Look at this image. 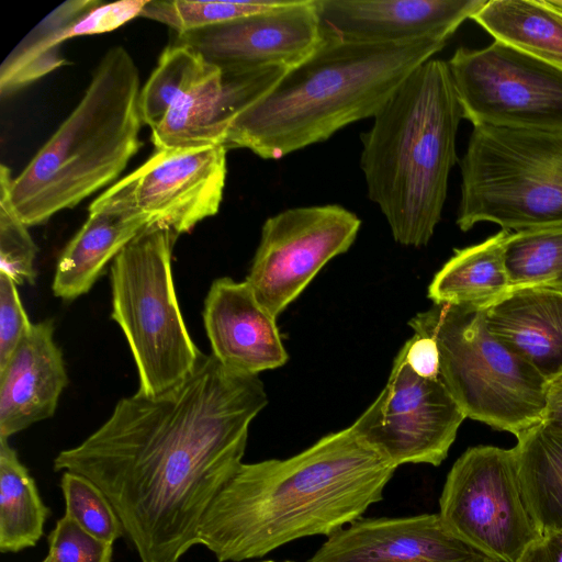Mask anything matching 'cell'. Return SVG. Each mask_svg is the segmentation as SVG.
<instances>
[{
    "label": "cell",
    "instance_id": "cell-31",
    "mask_svg": "<svg viewBox=\"0 0 562 562\" xmlns=\"http://www.w3.org/2000/svg\"><path fill=\"white\" fill-rule=\"evenodd\" d=\"M27 225L14 211L4 186L0 184V271L16 284H34L37 252Z\"/></svg>",
    "mask_w": 562,
    "mask_h": 562
},
{
    "label": "cell",
    "instance_id": "cell-29",
    "mask_svg": "<svg viewBox=\"0 0 562 562\" xmlns=\"http://www.w3.org/2000/svg\"><path fill=\"white\" fill-rule=\"evenodd\" d=\"M284 1L149 0L139 16L166 24L177 35L284 5Z\"/></svg>",
    "mask_w": 562,
    "mask_h": 562
},
{
    "label": "cell",
    "instance_id": "cell-32",
    "mask_svg": "<svg viewBox=\"0 0 562 562\" xmlns=\"http://www.w3.org/2000/svg\"><path fill=\"white\" fill-rule=\"evenodd\" d=\"M52 562H111L113 543L101 540L65 515L48 537Z\"/></svg>",
    "mask_w": 562,
    "mask_h": 562
},
{
    "label": "cell",
    "instance_id": "cell-13",
    "mask_svg": "<svg viewBox=\"0 0 562 562\" xmlns=\"http://www.w3.org/2000/svg\"><path fill=\"white\" fill-rule=\"evenodd\" d=\"M315 0H288L279 8L177 35L222 72L292 68L323 42Z\"/></svg>",
    "mask_w": 562,
    "mask_h": 562
},
{
    "label": "cell",
    "instance_id": "cell-8",
    "mask_svg": "<svg viewBox=\"0 0 562 562\" xmlns=\"http://www.w3.org/2000/svg\"><path fill=\"white\" fill-rule=\"evenodd\" d=\"M179 235L151 224L114 258L111 317L122 329L138 374V391L161 393L186 379L201 351L188 333L171 273Z\"/></svg>",
    "mask_w": 562,
    "mask_h": 562
},
{
    "label": "cell",
    "instance_id": "cell-6",
    "mask_svg": "<svg viewBox=\"0 0 562 562\" xmlns=\"http://www.w3.org/2000/svg\"><path fill=\"white\" fill-rule=\"evenodd\" d=\"M408 325L435 341L439 378L467 418L515 437L542 422L548 381L490 331L485 311L434 304Z\"/></svg>",
    "mask_w": 562,
    "mask_h": 562
},
{
    "label": "cell",
    "instance_id": "cell-15",
    "mask_svg": "<svg viewBox=\"0 0 562 562\" xmlns=\"http://www.w3.org/2000/svg\"><path fill=\"white\" fill-rule=\"evenodd\" d=\"M439 514L359 518L330 535L307 562H481Z\"/></svg>",
    "mask_w": 562,
    "mask_h": 562
},
{
    "label": "cell",
    "instance_id": "cell-30",
    "mask_svg": "<svg viewBox=\"0 0 562 562\" xmlns=\"http://www.w3.org/2000/svg\"><path fill=\"white\" fill-rule=\"evenodd\" d=\"M60 487L66 514L81 528L110 543L125 533L122 521L104 493L81 474L65 471Z\"/></svg>",
    "mask_w": 562,
    "mask_h": 562
},
{
    "label": "cell",
    "instance_id": "cell-11",
    "mask_svg": "<svg viewBox=\"0 0 562 562\" xmlns=\"http://www.w3.org/2000/svg\"><path fill=\"white\" fill-rule=\"evenodd\" d=\"M465 418L440 378L418 374L400 350L386 385L351 427L396 468L438 467Z\"/></svg>",
    "mask_w": 562,
    "mask_h": 562
},
{
    "label": "cell",
    "instance_id": "cell-5",
    "mask_svg": "<svg viewBox=\"0 0 562 562\" xmlns=\"http://www.w3.org/2000/svg\"><path fill=\"white\" fill-rule=\"evenodd\" d=\"M139 92L132 55L120 45L110 48L79 103L21 173L12 178L1 165L0 184L29 227L75 207L122 173L142 145Z\"/></svg>",
    "mask_w": 562,
    "mask_h": 562
},
{
    "label": "cell",
    "instance_id": "cell-38",
    "mask_svg": "<svg viewBox=\"0 0 562 562\" xmlns=\"http://www.w3.org/2000/svg\"><path fill=\"white\" fill-rule=\"evenodd\" d=\"M42 562H52V560H50L49 555L47 554V557Z\"/></svg>",
    "mask_w": 562,
    "mask_h": 562
},
{
    "label": "cell",
    "instance_id": "cell-21",
    "mask_svg": "<svg viewBox=\"0 0 562 562\" xmlns=\"http://www.w3.org/2000/svg\"><path fill=\"white\" fill-rule=\"evenodd\" d=\"M510 233L501 229L480 244L456 249L429 283L434 304L485 311L505 297L512 290L505 266Z\"/></svg>",
    "mask_w": 562,
    "mask_h": 562
},
{
    "label": "cell",
    "instance_id": "cell-24",
    "mask_svg": "<svg viewBox=\"0 0 562 562\" xmlns=\"http://www.w3.org/2000/svg\"><path fill=\"white\" fill-rule=\"evenodd\" d=\"M519 479L541 533L562 529V430L541 422L516 436Z\"/></svg>",
    "mask_w": 562,
    "mask_h": 562
},
{
    "label": "cell",
    "instance_id": "cell-1",
    "mask_svg": "<svg viewBox=\"0 0 562 562\" xmlns=\"http://www.w3.org/2000/svg\"><path fill=\"white\" fill-rule=\"evenodd\" d=\"M268 404L258 375L201 353L155 394L121 398L109 418L54 459L108 497L142 562H178L199 544L206 509L243 463L249 426Z\"/></svg>",
    "mask_w": 562,
    "mask_h": 562
},
{
    "label": "cell",
    "instance_id": "cell-37",
    "mask_svg": "<svg viewBox=\"0 0 562 562\" xmlns=\"http://www.w3.org/2000/svg\"><path fill=\"white\" fill-rule=\"evenodd\" d=\"M542 422L562 430V374L547 383Z\"/></svg>",
    "mask_w": 562,
    "mask_h": 562
},
{
    "label": "cell",
    "instance_id": "cell-40",
    "mask_svg": "<svg viewBox=\"0 0 562 562\" xmlns=\"http://www.w3.org/2000/svg\"><path fill=\"white\" fill-rule=\"evenodd\" d=\"M558 3H560L562 5V0H557Z\"/></svg>",
    "mask_w": 562,
    "mask_h": 562
},
{
    "label": "cell",
    "instance_id": "cell-39",
    "mask_svg": "<svg viewBox=\"0 0 562 562\" xmlns=\"http://www.w3.org/2000/svg\"><path fill=\"white\" fill-rule=\"evenodd\" d=\"M481 562H495V561H492V560H490V559H485V560H483V561H481Z\"/></svg>",
    "mask_w": 562,
    "mask_h": 562
},
{
    "label": "cell",
    "instance_id": "cell-9",
    "mask_svg": "<svg viewBox=\"0 0 562 562\" xmlns=\"http://www.w3.org/2000/svg\"><path fill=\"white\" fill-rule=\"evenodd\" d=\"M439 508L454 538L495 562H516L542 535L522 494L514 447L467 449L446 477Z\"/></svg>",
    "mask_w": 562,
    "mask_h": 562
},
{
    "label": "cell",
    "instance_id": "cell-35",
    "mask_svg": "<svg viewBox=\"0 0 562 562\" xmlns=\"http://www.w3.org/2000/svg\"><path fill=\"white\" fill-rule=\"evenodd\" d=\"M401 351L418 374L427 378L439 376V352L432 339L414 334Z\"/></svg>",
    "mask_w": 562,
    "mask_h": 562
},
{
    "label": "cell",
    "instance_id": "cell-22",
    "mask_svg": "<svg viewBox=\"0 0 562 562\" xmlns=\"http://www.w3.org/2000/svg\"><path fill=\"white\" fill-rule=\"evenodd\" d=\"M232 120L223 74L210 64L151 131L153 144L156 150L224 145Z\"/></svg>",
    "mask_w": 562,
    "mask_h": 562
},
{
    "label": "cell",
    "instance_id": "cell-27",
    "mask_svg": "<svg viewBox=\"0 0 562 562\" xmlns=\"http://www.w3.org/2000/svg\"><path fill=\"white\" fill-rule=\"evenodd\" d=\"M505 266L512 290L542 288L562 292V223L512 232L505 247Z\"/></svg>",
    "mask_w": 562,
    "mask_h": 562
},
{
    "label": "cell",
    "instance_id": "cell-25",
    "mask_svg": "<svg viewBox=\"0 0 562 562\" xmlns=\"http://www.w3.org/2000/svg\"><path fill=\"white\" fill-rule=\"evenodd\" d=\"M98 0L66 1L44 18L12 50L0 68V94H12L67 63L58 46L67 41L70 27Z\"/></svg>",
    "mask_w": 562,
    "mask_h": 562
},
{
    "label": "cell",
    "instance_id": "cell-36",
    "mask_svg": "<svg viewBox=\"0 0 562 562\" xmlns=\"http://www.w3.org/2000/svg\"><path fill=\"white\" fill-rule=\"evenodd\" d=\"M516 562H562V529L542 533Z\"/></svg>",
    "mask_w": 562,
    "mask_h": 562
},
{
    "label": "cell",
    "instance_id": "cell-33",
    "mask_svg": "<svg viewBox=\"0 0 562 562\" xmlns=\"http://www.w3.org/2000/svg\"><path fill=\"white\" fill-rule=\"evenodd\" d=\"M16 283L0 271V370L9 362L33 324L22 305Z\"/></svg>",
    "mask_w": 562,
    "mask_h": 562
},
{
    "label": "cell",
    "instance_id": "cell-2",
    "mask_svg": "<svg viewBox=\"0 0 562 562\" xmlns=\"http://www.w3.org/2000/svg\"><path fill=\"white\" fill-rule=\"evenodd\" d=\"M395 470L351 426L288 459L241 463L202 517L198 542L238 562L329 537L383 499Z\"/></svg>",
    "mask_w": 562,
    "mask_h": 562
},
{
    "label": "cell",
    "instance_id": "cell-10",
    "mask_svg": "<svg viewBox=\"0 0 562 562\" xmlns=\"http://www.w3.org/2000/svg\"><path fill=\"white\" fill-rule=\"evenodd\" d=\"M474 126L562 132V70L504 43L459 47L447 61Z\"/></svg>",
    "mask_w": 562,
    "mask_h": 562
},
{
    "label": "cell",
    "instance_id": "cell-3",
    "mask_svg": "<svg viewBox=\"0 0 562 562\" xmlns=\"http://www.w3.org/2000/svg\"><path fill=\"white\" fill-rule=\"evenodd\" d=\"M447 42L440 37L355 42L325 30L323 42L308 57L231 122L224 146L279 159L324 142L344 126L373 116Z\"/></svg>",
    "mask_w": 562,
    "mask_h": 562
},
{
    "label": "cell",
    "instance_id": "cell-16",
    "mask_svg": "<svg viewBox=\"0 0 562 562\" xmlns=\"http://www.w3.org/2000/svg\"><path fill=\"white\" fill-rule=\"evenodd\" d=\"M486 0H315L323 27L355 42L449 40Z\"/></svg>",
    "mask_w": 562,
    "mask_h": 562
},
{
    "label": "cell",
    "instance_id": "cell-20",
    "mask_svg": "<svg viewBox=\"0 0 562 562\" xmlns=\"http://www.w3.org/2000/svg\"><path fill=\"white\" fill-rule=\"evenodd\" d=\"M490 331L547 381L562 374V292L512 290L485 310Z\"/></svg>",
    "mask_w": 562,
    "mask_h": 562
},
{
    "label": "cell",
    "instance_id": "cell-7",
    "mask_svg": "<svg viewBox=\"0 0 562 562\" xmlns=\"http://www.w3.org/2000/svg\"><path fill=\"white\" fill-rule=\"evenodd\" d=\"M456 223L505 231L562 223V132L474 126L460 162Z\"/></svg>",
    "mask_w": 562,
    "mask_h": 562
},
{
    "label": "cell",
    "instance_id": "cell-4",
    "mask_svg": "<svg viewBox=\"0 0 562 562\" xmlns=\"http://www.w3.org/2000/svg\"><path fill=\"white\" fill-rule=\"evenodd\" d=\"M461 119L448 64L431 58L397 87L361 134L368 196L396 243L422 247L431 239L458 161Z\"/></svg>",
    "mask_w": 562,
    "mask_h": 562
},
{
    "label": "cell",
    "instance_id": "cell-41",
    "mask_svg": "<svg viewBox=\"0 0 562 562\" xmlns=\"http://www.w3.org/2000/svg\"><path fill=\"white\" fill-rule=\"evenodd\" d=\"M263 562H274V561H263ZM284 562H292V561H284Z\"/></svg>",
    "mask_w": 562,
    "mask_h": 562
},
{
    "label": "cell",
    "instance_id": "cell-23",
    "mask_svg": "<svg viewBox=\"0 0 562 562\" xmlns=\"http://www.w3.org/2000/svg\"><path fill=\"white\" fill-rule=\"evenodd\" d=\"M471 20L494 41L562 70V5L557 0H486Z\"/></svg>",
    "mask_w": 562,
    "mask_h": 562
},
{
    "label": "cell",
    "instance_id": "cell-18",
    "mask_svg": "<svg viewBox=\"0 0 562 562\" xmlns=\"http://www.w3.org/2000/svg\"><path fill=\"white\" fill-rule=\"evenodd\" d=\"M148 225L149 217L115 182L90 204L88 218L58 257L54 295L71 301L89 292L106 265Z\"/></svg>",
    "mask_w": 562,
    "mask_h": 562
},
{
    "label": "cell",
    "instance_id": "cell-12",
    "mask_svg": "<svg viewBox=\"0 0 562 562\" xmlns=\"http://www.w3.org/2000/svg\"><path fill=\"white\" fill-rule=\"evenodd\" d=\"M360 226V218L338 204L293 207L268 217L245 281L278 317L328 261L350 248Z\"/></svg>",
    "mask_w": 562,
    "mask_h": 562
},
{
    "label": "cell",
    "instance_id": "cell-19",
    "mask_svg": "<svg viewBox=\"0 0 562 562\" xmlns=\"http://www.w3.org/2000/svg\"><path fill=\"white\" fill-rule=\"evenodd\" d=\"M68 384L63 353L50 319L33 324L0 370V439L55 414Z\"/></svg>",
    "mask_w": 562,
    "mask_h": 562
},
{
    "label": "cell",
    "instance_id": "cell-34",
    "mask_svg": "<svg viewBox=\"0 0 562 562\" xmlns=\"http://www.w3.org/2000/svg\"><path fill=\"white\" fill-rule=\"evenodd\" d=\"M147 0H125L103 4L102 2L80 18L68 31L67 40L110 32L139 16Z\"/></svg>",
    "mask_w": 562,
    "mask_h": 562
},
{
    "label": "cell",
    "instance_id": "cell-28",
    "mask_svg": "<svg viewBox=\"0 0 562 562\" xmlns=\"http://www.w3.org/2000/svg\"><path fill=\"white\" fill-rule=\"evenodd\" d=\"M209 63L191 46H167L157 66L140 88L138 98L143 124L151 131L164 120L172 104L205 72Z\"/></svg>",
    "mask_w": 562,
    "mask_h": 562
},
{
    "label": "cell",
    "instance_id": "cell-26",
    "mask_svg": "<svg viewBox=\"0 0 562 562\" xmlns=\"http://www.w3.org/2000/svg\"><path fill=\"white\" fill-rule=\"evenodd\" d=\"M49 514L9 440L0 439V551L34 547Z\"/></svg>",
    "mask_w": 562,
    "mask_h": 562
},
{
    "label": "cell",
    "instance_id": "cell-17",
    "mask_svg": "<svg viewBox=\"0 0 562 562\" xmlns=\"http://www.w3.org/2000/svg\"><path fill=\"white\" fill-rule=\"evenodd\" d=\"M277 317L263 307L246 281H213L203 322L212 355L228 370L258 375L288 361Z\"/></svg>",
    "mask_w": 562,
    "mask_h": 562
},
{
    "label": "cell",
    "instance_id": "cell-14",
    "mask_svg": "<svg viewBox=\"0 0 562 562\" xmlns=\"http://www.w3.org/2000/svg\"><path fill=\"white\" fill-rule=\"evenodd\" d=\"M226 147L160 149L120 181L151 224L189 233L221 206L226 182Z\"/></svg>",
    "mask_w": 562,
    "mask_h": 562
}]
</instances>
